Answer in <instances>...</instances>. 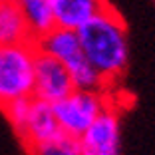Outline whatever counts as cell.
Segmentation results:
<instances>
[{
	"label": "cell",
	"instance_id": "30bf717a",
	"mask_svg": "<svg viewBox=\"0 0 155 155\" xmlns=\"http://www.w3.org/2000/svg\"><path fill=\"white\" fill-rule=\"evenodd\" d=\"M14 2L22 12L32 38H38L42 34L50 32L56 26L50 0H14Z\"/></svg>",
	"mask_w": 155,
	"mask_h": 155
},
{
	"label": "cell",
	"instance_id": "3957f363",
	"mask_svg": "<svg viewBox=\"0 0 155 155\" xmlns=\"http://www.w3.org/2000/svg\"><path fill=\"white\" fill-rule=\"evenodd\" d=\"M105 90H74L64 100L52 104L58 127L70 135L82 137L91 121L110 105Z\"/></svg>",
	"mask_w": 155,
	"mask_h": 155
},
{
	"label": "cell",
	"instance_id": "5b68a950",
	"mask_svg": "<svg viewBox=\"0 0 155 155\" xmlns=\"http://www.w3.org/2000/svg\"><path fill=\"white\" fill-rule=\"evenodd\" d=\"M119 114L110 104L80 137L84 155H119Z\"/></svg>",
	"mask_w": 155,
	"mask_h": 155
},
{
	"label": "cell",
	"instance_id": "8fae6325",
	"mask_svg": "<svg viewBox=\"0 0 155 155\" xmlns=\"http://www.w3.org/2000/svg\"><path fill=\"white\" fill-rule=\"evenodd\" d=\"M28 151H30V155H84L80 137L70 135L62 129L48 139L30 143Z\"/></svg>",
	"mask_w": 155,
	"mask_h": 155
},
{
	"label": "cell",
	"instance_id": "8992f818",
	"mask_svg": "<svg viewBox=\"0 0 155 155\" xmlns=\"http://www.w3.org/2000/svg\"><path fill=\"white\" fill-rule=\"evenodd\" d=\"M34 44H36L38 52L60 60V62L68 68L70 74L87 64L86 56H84V52H82V44H80V38H78L76 30L54 26L50 32L34 38Z\"/></svg>",
	"mask_w": 155,
	"mask_h": 155
},
{
	"label": "cell",
	"instance_id": "52a82bcc",
	"mask_svg": "<svg viewBox=\"0 0 155 155\" xmlns=\"http://www.w3.org/2000/svg\"><path fill=\"white\" fill-rule=\"evenodd\" d=\"M54 22L60 28L78 30L110 6L107 0H50Z\"/></svg>",
	"mask_w": 155,
	"mask_h": 155
},
{
	"label": "cell",
	"instance_id": "ba28073f",
	"mask_svg": "<svg viewBox=\"0 0 155 155\" xmlns=\"http://www.w3.org/2000/svg\"><path fill=\"white\" fill-rule=\"evenodd\" d=\"M58 131H60V127H58V121H56L52 104L32 96L30 110H28V121H26V127H24V133L20 135V139L26 145H30V143L48 139V137H52Z\"/></svg>",
	"mask_w": 155,
	"mask_h": 155
},
{
	"label": "cell",
	"instance_id": "7c38bea8",
	"mask_svg": "<svg viewBox=\"0 0 155 155\" xmlns=\"http://www.w3.org/2000/svg\"><path fill=\"white\" fill-rule=\"evenodd\" d=\"M30 100H32V97H22V100H16V101H12V104H8V105L2 107V111H4V115L8 117L10 125L14 127V131L18 133V135H22L24 127H26Z\"/></svg>",
	"mask_w": 155,
	"mask_h": 155
},
{
	"label": "cell",
	"instance_id": "6da1fadb",
	"mask_svg": "<svg viewBox=\"0 0 155 155\" xmlns=\"http://www.w3.org/2000/svg\"><path fill=\"white\" fill-rule=\"evenodd\" d=\"M86 60L100 72L105 84L123 76L129 62V40L125 22L114 6H107L76 30Z\"/></svg>",
	"mask_w": 155,
	"mask_h": 155
},
{
	"label": "cell",
	"instance_id": "9c48e42d",
	"mask_svg": "<svg viewBox=\"0 0 155 155\" xmlns=\"http://www.w3.org/2000/svg\"><path fill=\"white\" fill-rule=\"evenodd\" d=\"M34 40L14 0H0V44Z\"/></svg>",
	"mask_w": 155,
	"mask_h": 155
},
{
	"label": "cell",
	"instance_id": "7a4b0ae2",
	"mask_svg": "<svg viewBox=\"0 0 155 155\" xmlns=\"http://www.w3.org/2000/svg\"><path fill=\"white\" fill-rule=\"evenodd\" d=\"M34 40L0 44V110L22 97L34 96Z\"/></svg>",
	"mask_w": 155,
	"mask_h": 155
},
{
	"label": "cell",
	"instance_id": "277c9868",
	"mask_svg": "<svg viewBox=\"0 0 155 155\" xmlns=\"http://www.w3.org/2000/svg\"><path fill=\"white\" fill-rule=\"evenodd\" d=\"M74 90L76 87L68 68L60 60L38 52L36 64H34V97L44 100L48 104H56Z\"/></svg>",
	"mask_w": 155,
	"mask_h": 155
}]
</instances>
